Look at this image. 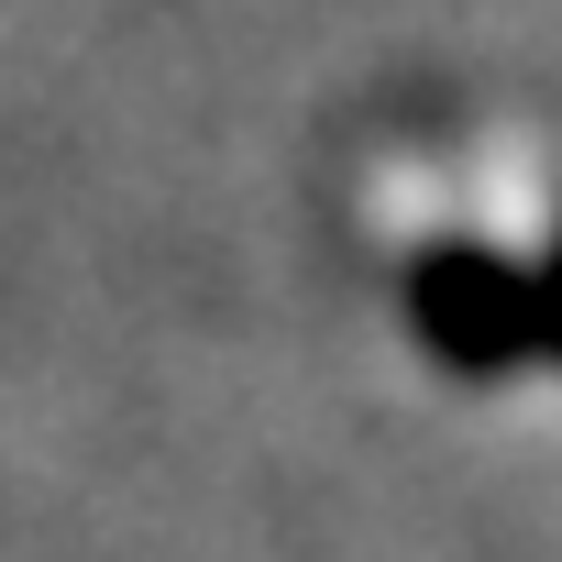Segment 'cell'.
Here are the masks:
<instances>
[{
    "label": "cell",
    "instance_id": "1",
    "mask_svg": "<svg viewBox=\"0 0 562 562\" xmlns=\"http://www.w3.org/2000/svg\"><path fill=\"white\" fill-rule=\"evenodd\" d=\"M397 299H408V342L452 386H507V375L540 364V276L507 243H474V232L419 243Z\"/></svg>",
    "mask_w": 562,
    "mask_h": 562
}]
</instances>
